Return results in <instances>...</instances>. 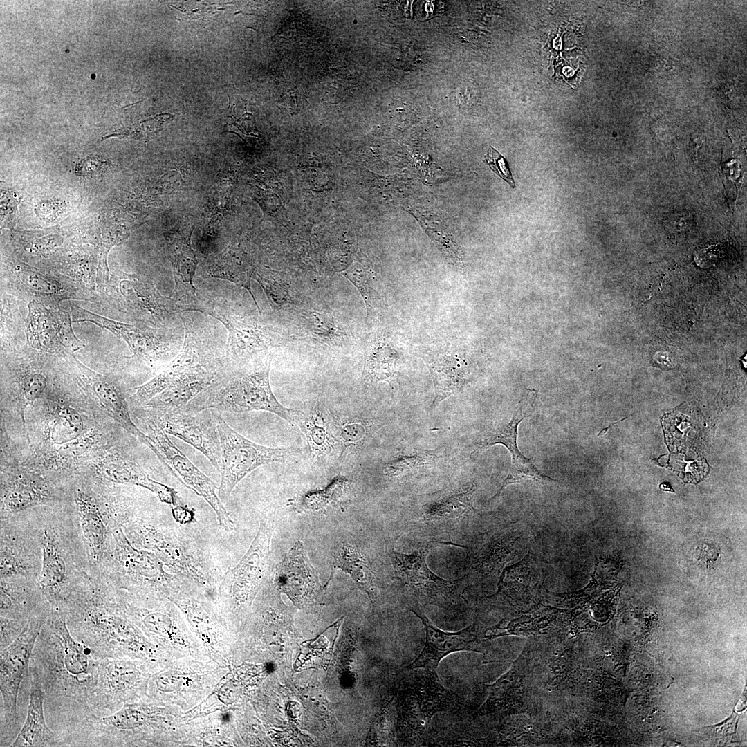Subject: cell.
I'll return each instance as SVG.
<instances>
[{"label":"cell","instance_id":"obj_1","mask_svg":"<svg viewBox=\"0 0 747 747\" xmlns=\"http://www.w3.org/2000/svg\"><path fill=\"white\" fill-rule=\"evenodd\" d=\"M100 658L75 639L61 607L51 605L37 638L29 671L44 692V709L52 708L71 724L92 714Z\"/></svg>","mask_w":747,"mask_h":747},{"label":"cell","instance_id":"obj_2","mask_svg":"<svg viewBox=\"0 0 747 747\" xmlns=\"http://www.w3.org/2000/svg\"><path fill=\"white\" fill-rule=\"evenodd\" d=\"M86 578L60 607L71 634L99 658L149 654L150 647L127 615L120 595L105 578Z\"/></svg>","mask_w":747,"mask_h":747},{"label":"cell","instance_id":"obj_3","mask_svg":"<svg viewBox=\"0 0 747 747\" xmlns=\"http://www.w3.org/2000/svg\"><path fill=\"white\" fill-rule=\"evenodd\" d=\"M186 525L136 517L122 528L133 546L154 553L172 573L212 597L216 571L211 554L203 539Z\"/></svg>","mask_w":747,"mask_h":747},{"label":"cell","instance_id":"obj_4","mask_svg":"<svg viewBox=\"0 0 747 747\" xmlns=\"http://www.w3.org/2000/svg\"><path fill=\"white\" fill-rule=\"evenodd\" d=\"M107 560L110 577L106 579L128 600L146 604L163 596L196 591L172 573L154 553L133 546L121 526L112 531L102 563Z\"/></svg>","mask_w":747,"mask_h":747},{"label":"cell","instance_id":"obj_5","mask_svg":"<svg viewBox=\"0 0 747 747\" xmlns=\"http://www.w3.org/2000/svg\"><path fill=\"white\" fill-rule=\"evenodd\" d=\"M271 358L268 356L250 366L234 367L232 372L219 373L213 382L181 409L196 413L217 409L232 413L265 411L276 414L295 425L293 409L283 406L270 385Z\"/></svg>","mask_w":747,"mask_h":747},{"label":"cell","instance_id":"obj_6","mask_svg":"<svg viewBox=\"0 0 747 747\" xmlns=\"http://www.w3.org/2000/svg\"><path fill=\"white\" fill-rule=\"evenodd\" d=\"M48 611L30 618L21 635L1 650V746H11L13 739L19 732L17 710L19 690L22 681L29 675L33 650Z\"/></svg>","mask_w":747,"mask_h":747},{"label":"cell","instance_id":"obj_7","mask_svg":"<svg viewBox=\"0 0 747 747\" xmlns=\"http://www.w3.org/2000/svg\"><path fill=\"white\" fill-rule=\"evenodd\" d=\"M216 418L221 448L218 495L223 504L250 472L262 465L284 462L295 453L294 448H270L255 443L231 427L220 415L216 414Z\"/></svg>","mask_w":747,"mask_h":747},{"label":"cell","instance_id":"obj_8","mask_svg":"<svg viewBox=\"0 0 747 747\" xmlns=\"http://www.w3.org/2000/svg\"><path fill=\"white\" fill-rule=\"evenodd\" d=\"M74 500L87 555L93 564H100L108 551L113 528L135 517L133 500L127 496L108 508L100 496L85 487L75 490Z\"/></svg>","mask_w":747,"mask_h":747},{"label":"cell","instance_id":"obj_9","mask_svg":"<svg viewBox=\"0 0 747 747\" xmlns=\"http://www.w3.org/2000/svg\"><path fill=\"white\" fill-rule=\"evenodd\" d=\"M140 414L147 435L162 455L164 464L171 473L208 503L221 527L228 532L233 531L234 522L219 497L216 485L172 443L150 410L144 408Z\"/></svg>","mask_w":747,"mask_h":747},{"label":"cell","instance_id":"obj_10","mask_svg":"<svg viewBox=\"0 0 747 747\" xmlns=\"http://www.w3.org/2000/svg\"><path fill=\"white\" fill-rule=\"evenodd\" d=\"M44 526L39 535L42 561L37 584L51 605L60 606L83 578H75L72 546L64 529L57 524Z\"/></svg>","mask_w":747,"mask_h":747},{"label":"cell","instance_id":"obj_11","mask_svg":"<svg viewBox=\"0 0 747 747\" xmlns=\"http://www.w3.org/2000/svg\"><path fill=\"white\" fill-rule=\"evenodd\" d=\"M456 695L445 688L436 671L427 670L405 688L398 699V724L403 735L409 738L422 736L433 715L450 708Z\"/></svg>","mask_w":747,"mask_h":747},{"label":"cell","instance_id":"obj_12","mask_svg":"<svg viewBox=\"0 0 747 747\" xmlns=\"http://www.w3.org/2000/svg\"><path fill=\"white\" fill-rule=\"evenodd\" d=\"M274 522L264 517L248 550L239 562L223 575L220 594L240 605L249 602L267 578Z\"/></svg>","mask_w":747,"mask_h":747},{"label":"cell","instance_id":"obj_13","mask_svg":"<svg viewBox=\"0 0 747 747\" xmlns=\"http://www.w3.org/2000/svg\"><path fill=\"white\" fill-rule=\"evenodd\" d=\"M148 409L152 412L167 434L174 436L193 446L204 454L218 471L220 470L221 441L216 414L212 409L196 413L179 411L165 412Z\"/></svg>","mask_w":747,"mask_h":747},{"label":"cell","instance_id":"obj_14","mask_svg":"<svg viewBox=\"0 0 747 747\" xmlns=\"http://www.w3.org/2000/svg\"><path fill=\"white\" fill-rule=\"evenodd\" d=\"M122 656L100 658L92 712L103 716L113 712L142 685L145 673L140 665Z\"/></svg>","mask_w":747,"mask_h":747},{"label":"cell","instance_id":"obj_15","mask_svg":"<svg viewBox=\"0 0 747 747\" xmlns=\"http://www.w3.org/2000/svg\"><path fill=\"white\" fill-rule=\"evenodd\" d=\"M116 290L131 313L153 324L164 323L181 312L175 300L163 296L145 277L119 271L115 277Z\"/></svg>","mask_w":747,"mask_h":747},{"label":"cell","instance_id":"obj_16","mask_svg":"<svg viewBox=\"0 0 747 747\" xmlns=\"http://www.w3.org/2000/svg\"><path fill=\"white\" fill-rule=\"evenodd\" d=\"M194 311L210 315L225 326L228 334V355L234 367L245 365L257 353L277 345L272 333L253 320L219 313L202 304Z\"/></svg>","mask_w":747,"mask_h":747},{"label":"cell","instance_id":"obj_17","mask_svg":"<svg viewBox=\"0 0 747 747\" xmlns=\"http://www.w3.org/2000/svg\"><path fill=\"white\" fill-rule=\"evenodd\" d=\"M430 547L431 544H428L409 554L393 551L394 566L405 586L438 605L448 606L456 598L457 583L441 578L430 571L426 563Z\"/></svg>","mask_w":747,"mask_h":747},{"label":"cell","instance_id":"obj_18","mask_svg":"<svg viewBox=\"0 0 747 747\" xmlns=\"http://www.w3.org/2000/svg\"><path fill=\"white\" fill-rule=\"evenodd\" d=\"M410 610L421 620L426 640L418 657L403 670L423 667L436 671L440 661L450 653L461 650L482 652L481 638L475 625L457 632H445L435 627L418 608Z\"/></svg>","mask_w":747,"mask_h":747},{"label":"cell","instance_id":"obj_19","mask_svg":"<svg viewBox=\"0 0 747 747\" xmlns=\"http://www.w3.org/2000/svg\"><path fill=\"white\" fill-rule=\"evenodd\" d=\"M274 582L276 587L299 607L309 603L320 592L317 573L311 564L302 542H296L277 565Z\"/></svg>","mask_w":747,"mask_h":747},{"label":"cell","instance_id":"obj_20","mask_svg":"<svg viewBox=\"0 0 747 747\" xmlns=\"http://www.w3.org/2000/svg\"><path fill=\"white\" fill-rule=\"evenodd\" d=\"M295 425H298L305 438L308 454L314 463L330 461L342 451L335 434L333 421L322 404L304 405L302 409H293Z\"/></svg>","mask_w":747,"mask_h":747},{"label":"cell","instance_id":"obj_21","mask_svg":"<svg viewBox=\"0 0 747 747\" xmlns=\"http://www.w3.org/2000/svg\"><path fill=\"white\" fill-rule=\"evenodd\" d=\"M94 468L107 481L145 488L156 494L160 501L172 506L182 504L174 488L150 478L139 464L120 453L102 456L95 463Z\"/></svg>","mask_w":747,"mask_h":747},{"label":"cell","instance_id":"obj_22","mask_svg":"<svg viewBox=\"0 0 747 747\" xmlns=\"http://www.w3.org/2000/svg\"><path fill=\"white\" fill-rule=\"evenodd\" d=\"M192 230L172 236L168 243L175 283L171 297L181 312L194 311L201 303L193 284L198 260L191 244Z\"/></svg>","mask_w":747,"mask_h":747},{"label":"cell","instance_id":"obj_23","mask_svg":"<svg viewBox=\"0 0 747 747\" xmlns=\"http://www.w3.org/2000/svg\"><path fill=\"white\" fill-rule=\"evenodd\" d=\"M201 365L219 369L216 362L201 351L192 335L185 330L184 343L178 355L157 376L136 387L132 399L142 407L171 383Z\"/></svg>","mask_w":747,"mask_h":747},{"label":"cell","instance_id":"obj_24","mask_svg":"<svg viewBox=\"0 0 747 747\" xmlns=\"http://www.w3.org/2000/svg\"><path fill=\"white\" fill-rule=\"evenodd\" d=\"M29 676L30 699L26 718L11 746H66L61 735L46 725L44 690L37 676L30 671Z\"/></svg>","mask_w":747,"mask_h":747},{"label":"cell","instance_id":"obj_25","mask_svg":"<svg viewBox=\"0 0 747 747\" xmlns=\"http://www.w3.org/2000/svg\"><path fill=\"white\" fill-rule=\"evenodd\" d=\"M219 371L215 367L199 366L171 383L142 407L165 412L180 410L213 382Z\"/></svg>","mask_w":747,"mask_h":747},{"label":"cell","instance_id":"obj_26","mask_svg":"<svg viewBox=\"0 0 747 747\" xmlns=\"http://www.w3.org/2000/svg\"><path fill=\"white\" fill-rule=\"evenodd\" d=\"M50 607L36 582L1 579V616L28 620L46 614Z\"/></svg>","mask_w":747,"mask_h":747},{"label":"cell","instance_id":"obj_27","mask_svg":"<svg viewBox=\"0 0 747 747\" xmlns=\"http://www.w3.org/2000/svg\"><path fill=\"white\" fill-rule=\"evenodd\" d=\"M74 322H89L107 329L124 340L135 356L140 358L159 357L165 351L161 343L148 331L133 325L117 322L95 314L77 305L71 306Z\"/></svg>","mask_w":747,"mask_h":747},{"label":"cell","instance_id":"obj_28","mask_svg":"<svg viewBox=\"0 0 747 747\" xmlns=\"http://www.w3.org/2000/svg\"><path fill=\"white\" fill-rule=\"evenodd\" d=\"M89 375L93 394L100 407L126 431L150 448L164 463L162 455L149 436L134 423L126 398L119 387L102 376L92 372Z\"/></svg>","mask_w":747,"mask_h":747},{"label":"cell","instance_id":"obj_29","mask_svg":"<svg viewBox=\"0 0 747 747\" xmlns=\"http://www.w3.org/2000/svg\"><path fill=\"white\" fill-rule=\"evenodd\" d=\"M528 394L521 400L515 411L512 418L508 423L494 426L483 434L478 441L472 454L481 452L496 444L504 445L511 454V466H526L533 463L519 451L517 439L519 423L533 414L535 410L537 392L528 390Z\"/></svg>","mask_w":747,"mask_h":747},{"label":"cell","instance_id":"obj_30","mask_svg":"<svg viewBox=\"0 0 747 747\" xmlns=\"http://www.w3.org/2000/svg\"><path fill=\"white\" fill-rule=\"evenodd\" d=\"M1 579L24 580L37 583L41 566L27 542L1 524Z\"/></svg>","mask_w":747,"mask_h":747},{"label":"cell","instance_id":"obj_31","mask_svg":"<svg viewBox=\"0 0 747 747\" xmlns=\"http://www.w3.org/2000/svg\"><path fill=\"white\" fill-rule=\"evenodd\" d=\"M421 356L429 368L434 385L433 406L461 391L466 379L460 356L428 349L421 351Z\"/></svg>","mask_w":747,"mask_h":747},{"label":"cell","instance_id":"obj_32","mask_svg":"<svg viewBox=\"0 0 747 747\" xmlns=\"http://www.w3.org/2000/svg\"><path fill=\"white\" fill-rule=\"evenodd\" d=\"M53 499L48 484L42 479L15 474L1 485V512L15 513L46 504Z\"/></svg>","mask_w":747,"mask_h":747},{"label":"cell","instance_id":"obj_33","mask_svg":"<svg viewBox=\"0 0 747 747\" xmlns=\"http://www.w3.org/2000/svg\"><path fill=\"white\" fill-rule=\"evenodd\" d=\"M67 313H53L42 305L31 302L26 320V342L37 350L49 351L62 343V333Z\"/></svg>","mask_w":747,"mask_h":747},{"label":"cell","instance_id":"obj_34","mask_svg":"<svg viewBox=\"0 0 747 747\" xmlns=\"http://www.w3.org/2000/svg\"><path fill=\"white\" fill-rule=\"evenodd\" d=\"M256 270L251 257L236 242L232 243L210 266L208 274L212 277L228 280L248 290L261 313L250 286V279Z\"/></svg>","mask_w":747,"mask_h":747},{"label":"cell","instance_id":"obj_35","mask_svg":"<svg viewBox=\"0 0 747 747\" xmlns=\"http://www.w3.org/2000/svg\"><path fill=\"white\" fill-rule=\"evenodd\" d=\"M336 569L347 572L367 593L374 605L378 592L375 575L358 550L347 542L340 544L334 554L333 568L329 580Z\"/></svg>","mask_w":747,"mask_h":747},{"label":"cell","instance_id":"obj_36","mask_svg":"<svg viewBox=\"0 0 747 747\" xmlns=\"http://www.w3.org/2000/svg\"><path fill=\"white\" fill-rule=\"evenodd\" d=\"M83 420L80 413L66 403L53 407L46 419L45 432L53 444L62 445L73 441L82 434Z\"/></svg>","mask_w":747,"mask_h":747},{"label":"cell","instance_id":"obj_37","mask_svg":"<svg viewBox=\"0 0 747 747\" xmlns=\"http://www.w3.org/2000/svg\"><path fill=\"white\" fill-rule=\"evenodd\" d=\"M398 352L386 342H377L366 353L362 378L367 382H387L391 385L396 371Z\"/></svg>","mask_w":747,"mask_h":747},{"label":"cell","instance_id":"obj_38","mask_svg":"<svg viewBox=\"0 0 747 747\" xmlns=\"http://www.w3.org/2000/svg\"><path fill=\"white\" fill-rule=\"evenodd\" d=\"M475 490V485L471 484L430 503L425 509V519L427 521H436L459 519L465 516L473 509L472 501Z\"/></svg>","mask_w":747,"mask_h":747},{"label":"cell","instance_id":"obj_39","mask_svg":"<svg viewBox=\"0 0 747 747\" xmlns=\"http://www.w3.org/2000/svg\"><path fill=\"white\" fill-rule=\"evenodd\" d=\"M335 434L341 445V456L344 452L354 451L365 445L371 436V425L368 421L356 418H343L333 421Z\"/></svg>","mask_w":747,"mask_h":747},{"label":"cell","instance_id":"obj_40","mask_svg":"<svg viewBox=\"0 0 747 747\" xmlns=\"http://www.w3.org/2000/svg\"><path fill=\"white\" fill-rule=\"evenodd\" d=\"M437 459L434 451H418L398 455L387 462L382 468L384 474L390 478L431 468Z\"/></svg>","mask_w":747,"mask_h":747},{"label":"cell","instance_id":"obj_41","mask_svg":"<svg viewBox=\"0 0 747 747\" xmlns=\"http://www.w3.org/2000/svg\"><path fill=\"white\" fill-rule=\"evenodd\" d=\"M252 278L264 289L273 307L281 308L293 303L289 287L275 272L268 268L256 269Z\"/></svg>","mask_w":747,"mask_h":747},{"label":"cell","instance_id":"obj_42","mask_svg":"<svg viewBox=\"0 0 747 747\" xmlns=\"http://www.w3.org/2000/svg\"><path fill=\"white\" fill-rule=\"evenodd\" d=\"M342 274L358 290L365 304L368 317L374 310L378 295L371 275L358 262H353Z\"/></svg>","mask_w":747,"mask_h":747},{"label":"cell","instance_id":"obj_43","mask_svg":"<svg viewBox=\"0 0 747 747\" xmlns=\"http://www.w3.org/2000/svg\"><path fill=\"white\" fill-rule=\"evenodd\" d=\"M94 434L90 431L82 434L80 437L72 443L60 445L59 448L51 450L48 455V464L57 465L62 463L64 464L80 456L91 448L94 441Z\"/></svg>","mask_w":747,"mask_h":747},{"label":"cell","instance_id":"obj_44","mask_svg":"<svg viewBox=\"0 0 747 747\" xmlns=\"http://www.w3.org/2000/svg\"><path fill=\"white\" fill-rule=\"evenodd\" d=\"M18 273L25 286L37 295L45 297H58L62 293V286L52 278L26 267L19 268Z\"/></svg>","mask_w":747,"mask_h":747},{"label":"cell","instance_id":"obj_45","mask_svg":"<svg viewBox=\"0 0 747 747\" xmlns=\"http://www.w3.org/2000/svg\"><path fill=\"white\" fill-rule=\"evenodd\" d=\"M47 384L46 378L39 372L26 374L22 380L21 391L25 404H30L39 398Z\"/></svg>","mask_w":747,"mask_h":747},{"label":"cell","instance_id":"obj_46","mask_svg":"<svg viewBox=\"0 0 747 747\" xmlns=\"http://www.w3.org/2000/svg\"><path fill=\"white\" fill-rule=\"evenodd\" d=\"M306 319L308 320L310 329L315 335L329 340L337 335V327L330 315L312 311L307 315Z\"/></svg>","mask_w":747,"mask_h":747},{"label":"cell","instance_id":"obj_47","mask_svg":"<svg viewBox=\"0 0 747 747\" xmlns=\"http://www.w3.org/2000/svg\"><path fill=\"white\" fill-rule=\"evenodd\" d=\"M662 223L671 234H683L694 226V221L690 212L678 211L667 214L663 219Z\"/></svg>","mask_w":747,"mask_h":747},{"label":"cell","instance_id":"obj_48","mask_svg":"<svg viewBox=\"0 0 747 747\" xmlns=\"http://www.w3.org/2000/svg\"><path fill=\"white\" fill-rule=\"evenodd\" d=\"M500 178L507 182L512 188L515 186L507 160L492 147H490L483 160Z\"/></svg>","mask_w":747,"mask_h":747},{"label":"cell","instance_id":"obj_49","mask_svg":"<svg viewBox=\"0 0 747 747\" xmlns=\"http://www.w3.org/2000/svg\"><path fill=\"white\" fill-rule=\"evenodd\" d=\"M28 620L13 619L1 616V650L10 645L21 635Z\"/></svg>","mask_w":747,"mask_h":747},{"label":"cell","instance_id":"obj_50","mask_svg":"<svg viewBox=\"0 0 747 747\" xmlns=\"http://www.w3.org/2000/svg\"><path fill=\"white\" fill-rule=\"evenodd\" d=\"M172 515L175 522L183 525L191 524L195 520L194 510L183 504L172 506Z\"/></svg>","mask_w":747,"mask_h":747},{"label":"cell","instance_id":"obj_51","mask_svg":"<svg viewBox=\"0 0 747 747\" xmlns=\"http://www.w3.org/2000/svg\"><path fill=\"white\" fill-rule=\"evenodd\" d=\"M718 256L717 248L710 247L702 250L696 256V262L701 267H708L716 262Z\"/></svg>","mask_w":747,"mask_h":747},{"label":"cell","instance_id":"obj_52","mask_svg":"<svg viewBox=\"0 0 747 747\" xmlns=\"http://www.w3.org/2000/svg\"><path fill=\"white\" fill-rule=\"evenodd\" d=\"M103 167V163L97 158H89L80 162L77 165V169L81 174H93L98 173L100 169Z\"/></svg>","mask_w":747,"mask_h":747}]
</instances>
